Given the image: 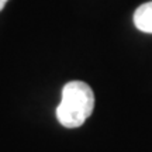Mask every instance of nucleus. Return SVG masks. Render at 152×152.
I'll return each instance as SVG.
<instances>
[{"label": "nucleus", "instance_id": "obj_1", "mask_svg": "<svg viewBox=\"0 0 152 152\" xmlns=\"http://www.w3.org/2000/svg\"><path fill=\"white\" fill-rule=\"evenodd\" d=\"M94 109V93L87 83L68 82L62 89V99L56 107V118L66 128H77L86 121Z\"/></svg>", "mask_w": 152, "mask_h": 152}, {"label": "nucleus", "instance_id": "obj_2", "mask_svg": "<svg viewBox=\"0 0 152 152\" xmlns=\"http://www.w3.org/2000/svg\"><path fill=\"white\" fill-rule=\"evenodd\" d=\"M134 24L142 33L152 34V1L141 4L134 13Z\"/></svg>", "mask_w": 152, "mask_h": 152}, {"label": "nucleus", "instance_id": "obj_3", "mask_svg": "<svg viewBox=\"0 0 152 152\" xmlns=\"http://www.w3.org/2000/svg\"><path fill=\"white\" fill-rule=\"evenodd\" d=\"M9 0H0V11L4 9V6H6V3H7Z\"/></svg>", "mask_w": 152, "mask_h": 152}]
</instances>
